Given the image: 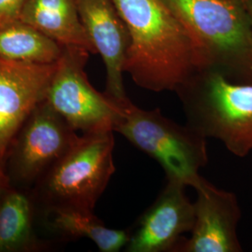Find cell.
Listing matches in <instances>:
<instances>
[{
  "label": "cell",
  "mask_w": 252,
  "mask_h": 252,
  "mask_svg": "<svg viewBox=\"0 0 252 252\" xmlns=\"http://www.w3.org/2000/svg\"><path fill=\"white\" fill-rule=\"evenodd\" d=\"M186 187L179 180L166 179L152 206L128 230L126 252H174L194 223V204L187 196Z\"/></svg>",
  "instance_id": "obj_8"
},
{
  "label": "cell",
  "mask_w": 252,
  "mask_h": 252,
  "mask_svg": "<svg viewBox=\"0 0 252 252\" xmlns=\"http://www.w3.org/2000/svg\"><path fill=\"white\" fill-rule=\"evenodd\" d=\"M186 125L216 138L237 157L252 151V83H236L217 72H199L176 91Z\"/></svg>",
  "instance_id": "obj_3"
},
{
  "label": "cell",
  "mask_w": 252,
  "mask_h": 252,
  "mask_svg": "<svg viewBox=\"0 0 252 252\" xmlns=\"http://www.w3.org/2000/svg\"><path fill=\"white\" fill-rule=\"evenodd\" d=\"M32 239V208L27 196L5 189L0 198V252H16Z\"/></svg>",
  "instance_id": "obj_15"
},
{
  "label": "cell",
  "mask_w": 252,
  "mask_h": 252,
  "mask_svg": "<svg viewBox=\"0 0 252 252\" xmlns=\"http://www.w3.org/2000/svg\"><path fill=\"white\" fill-rule=\"evenodd\" d=\"M54 227L58 232L73 238H89L100 252H120L128 242V230L108 228L93 212L54 208Z\"/></svg>",
  "instance_id": "obj_14"
},
{
  "label": "cell",
  "mask_w": 252,
  "mask_h": 252,
  "mask_svg": "<svg viewBox=\"0 0 252 252\" xmlns=\"http://www.w3.org/2000/svg\"><path fill=\"white\" fill-rule=\"evenodd\" d=\"M56 63H27L0 57V164L27 118L45 101Z\"/></svg>",
  "instance_id": "obj_9"
},
{
  "label": "cell",
  "mask_w": 252,
  "mask_h": 252,
  "mask_svg": "<svg viewBox=\"0 0 252 252\" xmlns=\"http://www.w3.org/2000/svg\"><path fill=\"white\" fill-rule=\"evenodd\" d=\"M63 47L22 20L0 25V57L27 63H57Z\"/></svg>",
  "instance_id": "obj_13"
},
{
  "label": "cell",
  "mask_w": 252,
  "mask_h": 252,
  "mask_svg": "<svg viewBox=\"0 0 252 252\" xmlns=\"http://www.w3.org/2000/svg\"><path fill=\"white\" fill-rule=\"evenodd\" d=\"M119 107L113 131L159 162L166 179L193 188L201 179L199 170L208 162L207 138L163 116L160 108L142 109L130 99Z\"/></svg>",
  "instance_id": "obj_4"
},
{
  "label": "cell",
  "mask_w": 252,
  "mask_h": 252,
  "mask_svg": "<svg viewBox=\"0 0 252 252\" xmlns=\"http://www.w3.org/2000/svg\"><path fill=\"white\" fill-rule=\"evenodd\" d=\"M244 2H245L247 10H248L249 16H250V21H251V27H252V0H244Z\"/></svg>",
  "instance_id": "obj_18"
},
{
  "label": "cell",
  "mask_w": 252,
  "mask_h": 252,
  "mask_svg": "<svg viewBox=\"0 0 252 252\" xmlns=\"http://www.w3.org/2000/svg\"><path fill=\"white\" fill-rule=\"evenodd\" d=\"M129 31L125 72L146 90L176 92L201 72L188 30L162 0H113Z\"/></svg>",
  "instance_id": "obj_1"
},
{
  "label": "cell",
  "mask_w": 252,
  "mask_h": 252,
  "mask_svg": "<svg viewBox=\"0 0 252 252\" xmlns=\"http://www.w3.org/2000/svg\"><path fill=\"white\" fill-rule=\"evenodd\" d=\"M27 0H0V25L20 19Z\"/></svg>",
  "instance_id": "obj_16"
},
{
  "label": "cell",
  "mask_w": 252,
  "mask_h": 252,
  "mask_svg": "<svg viewBox=\"0 0 252 252\" xmlns=\"http://www.w3.org/2000/svg\"><path fill=\"white\" fill-rule=\"evenodd\" d=\"M20 20L63 47L96 54L81 23L76 0H27Z\"/></svg>",
  "instance_id": "obj_12"
},
{
  "label": "cell",
  "mask_w": 252,
  "mask_h": 252,
  "mask_svg": "<svg viewBox=\"0 0 252 252\" xmlns=\"http://www.w3.org/2000/svg\"><path fill=\"white\" fill-rule=\"evenodd\" d=\"M6 189H7V177L5 176L2 169V165L0 164V198Z\"/></svg>",
  "instance_id": "obj_17"
},
{
  "label": "cell",
  "mask_w": 252,
  "mask_h": 252,
  "mask_svg": "<svg viewBox=\"0 0 252 252\" xmlns=\"http://www.w3.org/2000/svg\"><path fill=\"white\" fill-rule=\"evenodd\" d=\"M81 23L106 67L105 94L117 103L128 98L123 74L130 44L129 31L113 0H76Z\"/></svg>",
  "instance_id": "obj_11"
},
{
  "label": "cell",
  "mask_w": 252,
  "mask_h": 252,
  "mask_svg": "<svg viewBox=\"0 0 252 252\" xmlns=\"http://www.w3.org/2000/svg\"><path fill=\"white\" fill-rule=\"evenodd\" d=\"M16 136L11 169L17 179L25 181L49 171L80 138L46 100L33 110Z\"/></svg>",
  "instance_id": "obj_7"
},
{
  "label": "cell",
  "mask_w": 252,
  "mask_h": 252,
  "mask_svg": "<svg viewBox=\"0 0 252 252\" xmlns=\"http://www.w3.org/2000/svg\"><path fill=\"white\" fill-rule=\"evenodd\" d=\"M191 37L201 72L252 83V32L244 0H162Z\"/></svg>",
  "instance_id": "obj_2"
},
{
  "label": "cell",
  "mask_w": 252,
  "mask_h": 252,
  "mask_svg": "<svg viewBox=\"0 0 252 252\" xmlns=\"http://www.w3.org/2000/svg\"><path fill=\"white\" fill-rule=\"evenodd\" d=\"M90 54L81 48L63 47L45 100L76 132L113 131L120 107L91 84L84 70Z\"/></svg>",
  "instance_id": "obj_6"
},
{
  "label": "cell",
  "mask_w": 252,
  "mask_h": 252,
  "mask_svg": "<svg viewBox=\"0 0 252 252\" xmlns=\"http://www.w3.org/2000/svg\"><path fill=\"white\" fill-rule=\"evenodd\" d=\"M193 189L197 193L193 227L189 238H182L174 252H242L237 236L241 208L236 195L203 177Z\"/></svg>",
  "instance_id": "obj_10"
},
{
  "label": "cell",
  "mask_w": 252,
  "mask_h": 252,
  "mask_svg": "<svg viewBox=\"0 0 252 252\" xmlns=\"http://www.w3.org/2000/svg\"><path fill=\"white\" fill-rule=\"evenodd\" d=\"M113 131L83 134L49 169L45 192L54 208L93 212L115 173Z\"/></svg>",
  "instance_id": "obj_5"
}]
</instances>
